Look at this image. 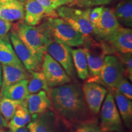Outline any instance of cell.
Returning <instances> with one entry per match:
<instances>
[{"label": "cell", "instance_id": "6da1fadb", "mask_svg": "<svg viewBox=\"0 0 132 132\" xmlns=\"http://www.w3.org/2000/svg\"><path fill=\"white\" fill-rule=\"evenodd\" d=\"M49 97L56 113L68 122L79 123L91 119L79 84L69 82L51 89Z\"/></svg>", "mask_w": 132, "mask_h": 132}, {"label": "cell", "instance_id": "7a4b0ae2", "mask_svg": "<svg viewBox=\"0 0 132 132\" xmlns=\"http://www.w3.org/2000/svg\"><path fill=\"white\" fill-rule=\"evenodd\" d=\"M12 30L42 64L49 43L53 39L43 26H29L22 21L12 24Z\"/></svg>", "mask_w": 132, "mask_h": 132}, {"label": "cell", "instance_id": "3957f363", "mask_svg": "<svg viewBox=\"0 0 132 132\" xmlns=\"http://www.w3.org/2000/svg\"><path fill=\"white\" fill-rule=\"evenodd\" d=\"M82 45L88 65L89 77L87 81H92L99 75L105 57L116 52L110 45L97 41L90 36L85 37Z\"/></svg>", "mask_w": 132, "mask_h": 132}, {"label": "cell", "instance_id": "277c9868", "mask_svg": "<svg viewBox=\"0 0 132 132\" xmlns=\"http://www.w3.org/2000/svg\"><path fill=\"white\" fill-rule=\"evenodd\" d=\"M52 39L75 47L82 45L85 36L61 18H47L41 24Z\"/></svg>", "mask_w": 132, "mask_h": 132}, {"label": "cell", "instance_id": "5b68a950", "mask_svg": "<svg viewBox=\"0 0 132 132\" xmlns=\"http://www.w3.org/2000/svg\"><path fill=\"white\" fill-rule=\"evenodd\" d=\"M27 128L29 132H72L70 123L52 109L31 116Z\"/></svg>", "mask_w": 132, "mask_h": 132}, {"label": "cell", "instance_id": "8992f818", "mask_svg": "<svg viewBox=\"0 0 132 132\" xmlns=\"http://www.w3.org/2000/svg\"><path fill=\"white\" fill-rule=\"evenodd\" d=\"M90 11V8L82 10L61 6L56 9V13L61 19H63L85 37H89L94 33L93 27L89 16Z\"/></svg>", "mask_w": 132, "mask_h": 132}, {"label": "cell", "instance_id": "52a82bcc", "mask_svg": "<svg viewBox=\"0 0 132 132\" xmlns=\"http://www.w3.org/2000/svg\"><path fill=\"white\" fill-rule=\"evenodd\" d=\"M124 77V68L121 61L117 55L109 54L104 58L98 77L91 82L111 89Z\"/></svg>", "mask_w": 132, "mask_h": 132}, {"label": "cell", "instance_id": "ba28073f", "mask_svg": "<svg viewBox=\"0 0 132 132\" xmlns=\"http://www.w3.org/2000/svg\"><path fill=\"white\" fill-rule=\"evenodd\" d=\"M100 111V127L102 132H122L123 127L114 99L109 90Z\"/></svg>", "mask_w": 132, "mask_h": 132}, {"label": "cell", "instance_id": "9c48e42d", "mask_svg": "<svg viewBox=\"0 0 132 132\" xmlns=\"http://www.w3.org/2000/svg\"><path fill=\"white\" fill-rule=\"evenodd\" d=\"M41 70L50 89L69 83L72 81L61 65L47 53L43 57Z\"/></svg>", "mask_w": 132, "mask_h": 132}, {"label": "cell", "instance_id": "30bf717a", "mask_svg": "<svg viewBox=\"0 0 132 132\" xmlns=\"http://www.w3.org/2000/svg\"><path fill=\"white\" fill-rule=\"evenodd\" d=\"M47 53L61 65L70 78L75 77V70L70 47L61 42L53 39L48 45Z\"/></svg>", "mask_w": 132, "mask_h": 132}, {"label": "cell", "instance_id": "8fae6325", "mask_svg": "<svg viewBox=\"0 0 132 132\" xmlns=\"http://www.w3.org/2000/svg\"><path fill=\"white\" fill-rule=\"evenodd\" d=\"M81 88L90 112L93 114H97L100 111L108 90L100 84L87 81L84 83Z\"/></svg>", "mask_w": 132, "mask_h": 132}, {"label": "cell", "instance_id": "7c38bea8", "mask_svg": "<svg viewBox=\"0 0 132 132\" xmlns=\"http://www.w3.org/2000/svg\"><path fill=\"white\" fill-rule=\"evenodd\" d=\"M9 37L16 56L23 65L24 68L28 72L40 71V62L12 29L9 33Z\"/></svg>", "mask_w": 132, "mask_h": 132}, {"label": "cell", "instance_id": "4fadbf2b", "mask_svg": "<svg viewBox=\"0 0 132 132\" xmlns=\"http://www.w3.org/2000/svg\"><path fill=\"white\" fill-rule=\"evenodd\" d=\"M113 9L104 7L98 23L93 27L94 34L99 39L106 41L108 38L120 27Z\"/></svg>", "mask_w": 132, "mask_h": 132}, {"label": "cell", "instance_id": "5bb4252c", "mask_svg": "<svg viewBox=\"0 0 132 132\" xmlns=\"http://www.w3.org/2000/svg\"><path fill=\"white\" fill-rule=\"evenodd\" d=\"M106 42L117 53H132V30L129 28L120 26Z\"/></svg>", "mask_w": 132, "mask_h": 132}, {"label": "cell", "instance_id": "9a60e30c", "mask_svg": "<svg viewBox=\"0 0 132 132\" xmlns=\"http://www.w3.org/2000/svg\"><path fill=\"white\" fill-rule=\"evenodd\" d=\"M2 67V81H1L0 92L7 88L10 86L21 81L23 80H29L30 72L24 67L1 65Z\"/></svg>", "mask_w": 132, "mask_h": 132}, {"label": "cell", "instance_id": "2e32d148", "mask_svg": "<svg viewBox=\"0 0 132 132\" xmlns=\"http://www.w3.org/2000/svg\"><path fill=\"white\" fill-rule=\"evenodd\" d=\"M24 101L31 116L39 114L53 108L49 95L44 90L29 94Z\"/></svg>", "mask_w": 132, "mask_h": 132}, {"label": "cell", "instance_id": "e0dca14e", "mask_svg": "<svg viewBox=\"0 0 132 132\" xmlns=\"http://www.w3.org/2000/svg\"><path fill=\"white\" fill-rule=\"evenodd\" d=\"M113 94L117 108L123 120V123L128 128H131L132 124V102L124 95L114 89H110Z\"/></svg>", "mask_w": 132, "mask_h": 132}, {"label": "cell", "instance_id": "ac0fdd59", "mask_svg": "<svg viewBox=\"0 0 132 132\" xmlns=\"http://www.w3.org/2000/svg\"><path fill=\"white\" fill-rule=\"evenodd\" d=\"M24 9V23L28 25H38L46 17L45 10L36 0H25Z\"/></svg>", "mask_w": 132, "mask_h": 132}, {"label": "cell", "instance_id": "d6986e66", "mask_svg": "<svg viewBox=\"0 0 132 132\" xmlns=\"http://www.w3.org/2000/svg\"><path fill=\"white\" fill-rule=\"evenodd\" d=\"M0 64L24 67L16 56L8 35L0 37Z\"/></svg>", "mask_w": 132, "mask_h": 132}, {"label": "cell", "instance_id": "ffe728a7", "mask_svg": "<svg viewBox=\"0 0 132 132\" xmlns=\"http://www.w3.org/2000/svg\"><path fill=\"white\" fill-rule=\"evenodd\" d=\"M113 10L120 25L131 28L132 26L131 0H121Z\"/></svg>", "mask_w": 132, "mask_h": 132}, {"label": "cell", "instance_id": "44dd1931", "mask_svg": "<svg viewBox=\"0 0 132 132\" xmlns=\"http://www.w3.org/2000/svg\"><path fill=\"white\" fill-rule=\"evenodd\" d=\"M24 3L18 1L12 4L0 6V19L9 21H22L24 19Z\"/></svg>", "mask_w": 132, "mask_h": 132}, {"label": "cell", "instance_id": "7402d4cb", "mask_svg": "<svg viewBox=\"0 0 132 132\" xmlns=\"http://www.w3.org/2000/svg\"><path fill=\"white\" fill-rule=\"evenodd\" d=\"M28 80H23L21 81L7 87L0 94L3 97L17 100V101H24L29 95L28 90Z\"/></svg>", "mask_w": 132, "mask_h": 132}, {"label": "cell", "instance_id": "603a6c76", "mask_svg": "<svg viewBox=\"0 0 132 132\" xmlns=\"http://www.w3.org/2000/svg\"><path fill=\"white\" fill-rule=\"evenodd\" d=\"M71 53L75 70L78 78L82 80H86L89 77L88 65L86 56L82 48L72 49Z\"/></svg>", "mask_w": 132, "mask_h": 132}, {"label": "cell", "instance_id": "cb8c5ba5", "mask_svg": "<svg viewBox=\"0 0 132 132\" xmlns=\"http://www.w3.org/2000/svg\"><path fill=\"white\" fill-rule=\"evenodd\" d=\"M31 120V115L26 108L24 101L19 104L15 112L14 116L7 124L10 129H15L26 127Z\"/></svg>", "mask_w": 132, "mask_h": 132}, {"label": "cell", "instance_id": "d4e9b609", "mask_svg": "<svg viewBox=\"0 0 132 132\" xmlns=\"http://www.w3.org/2000/svg\"><path fill=\"white\" fill-rule=\"evenodd\" d=\"M29 72L31 76L28 84V90L29 94L44 90L49 95L51 89L48 86L42 72L40 71H32Z\"/></svg>", "mask_w": 132, "mask_h": 132}, {"label": "cell", "instance_id": "484cf974", "mask_svg": "<svg viewBox=\"0 0 132 132\" xmlns=\"http://www.w3.org/2000/svg\"><path fill=\"white\" fill-rule=\"evenodd\" d=\"M21 102L0 95V113L7 122L13 118L16 108Z\"/></svg>", "mask_w": 132, "mask_h": 132}, {"label": "cell", "instance_id": "4316f807", "mask_svg": "<svg viewBox=\"0 0 132 132\" xmlns=\"http://www.w3.org/2000/svg\"><path fill=\"white\" fill-rule=\"evenodd\" d=\"M74 132H102L98 120L95 118L78 123Z\"/></svg>", "mask_w": 132, "mask_h": 132}, {"label": "cell", "instance_id": "83f0119b", "mask_svg": "<svg viewBox=\"0 0 132 132\" xmlns=\"http://www.w3.org/2000/svg\"><path fill=\"white\" fill-rule=\"evenodd\" d=\"M110 89V88H109ZM130 100L132 99V85L126 77H123L113 88Z\"/></svg>", "mask_w": 132, "mask_h": 132}, {"label": "cell", "instance_id": "f1b7e54d", "mask_svg": "<svg viewBox=\"0 0 132 132\" xmlns=\"http://www.w3.org/2000/svg\"><path fill=\"white\" fill-rule=\"evenodd\" d=\"M124 68V75L130 81H132V56L131 53H117Z\"/></svg>", "mask_w": 132, "mask_h": 132}, {"label": "cell", "instance_id": "f546056e", "mask_svg": "<svg viewBox=\"0 0 132 132\" xmlns=\"http://www.w3.org/2000/svg\"><path fill=\"white\" fill-rule=\"evenodd\" d=\"M114 0H75L70 4L71 6H77L81 8H90L94 6H100L108 4Z\"/></svg>", "mask_w": 132, "mask_h": 132}, {"label": "cell", "instance_id": "4dcf8cb0", "mask_svg": "<svg viewBox=\"0 0 132 132\" xmlns=\"http://www.w3.org/2000/svg\"><path fill=\"white\" fill-rule=\"evenodd\" d=\"M39 4L41 5L45 11L47 18L58 17L56 11L54 7V0H36Z\"/></svg>", "mask_w": 132, "mask_h": 132}, {"label": "cell", "instance_id": "1f68e13d", "mask_svg": "<svg viewBox=\"0 0 132 132\" xmlns=\"http://www.w3.org/2000/svg\"><path fill=\"white\" fill-rule=\"evenodd\" d=\"M103 6H96L93 9H90L89 16L92 27H94L98 23L103 13Z\"/></svg>", "mask_w": 132, "mask_h": 132}, {"label": "cell", "instance_id": "d6a6232c", "mask_svg": "<svg viewBox=\"0 0 132 132\" xmlns=\"http://www.w3.org/2000/svg\"><path fill=\"white\" fill-rule=\"evenodd\" d=\"M12 24L11 21L0 19V37L7 35V33L11 30Z\"/></svg>", "mask_w": 132, "mask_h": 132}, {"label": "cell", "instance_id": "836d02e7", "mask_svg": "<svg viewBox=\"0 0 132 132\" xmlns=\"http://www.w3.org/2000/svg\"><path fill=\"white\" fill-rule=\"evenodd\" d=\"M7 122L5 120V119L3 118V116L1 115V113H0V130H2L3 128L7 127Z\"/></svg>", "mask_w": 132, "mask_h": 132}, {"label": "cell", "instance_id": "e575fe53", "mask_svg": "<svg viewBox=\"0 0 132 132\" xmlns=\"http://www.w3.org/2000/svg\"><path fill=\"white\" fill-rule=\"evenodd\" d=\"M5 132H29L28 129L26 127H21L19 128H15V129H9L6 130Z\"/></svg>", "mask_w": 132, "mask_h": 132}, {"label": "cell", "instance_id": "d590c367", "mask_svg": "<svg viewBox=\"0 0 132 132\" xmlns=\"http://www.w3.org/2000/svg\"><path fill=\"white\" fill-rule=\"evenodd\" d=\"M18 0H0V6L12 4L17 2Z\"/></svg>", "mask_w": 132, "mask_h": 132}, {"label": "cell", "instance_id": "8d00e7d4", "mask_svg": "<svg viewBox=\"0 0 132 132\" xmlns=\"http://www.w3.org/2000/svg\"><path fill=\"white\" fill-rule=\"evenodd\" d=\"M75 0H57V3L59 5V6H62L63 5H66V4H69L74 2Z\"/></svg>", "mask_w": 132, "mask_h": 132}, {"label": "cell", "instance_id": "74e56055", "mask_svg": "<svg viewBox=\"0 0 132 132\" xmlns=\"http://www.w3.org/2000/svg\"><path fill=\"white\" fill-rule=\"evenodd\" d=\"M1 81H2V67L0 64V89H1Z\"/></svg>", "mask_w": 132, "mask_h": 132}, {"label": "cell", "instance_id": "f35d334b", "mask_svg": "<svg viewBox=\"0 0 132 132\" xmlns=\"http://www.w3.org/2000/svg\"><path fill=\"white\" fill-rule=\"evenodd\" d=\"M18 1H20V2H21V3H24V1H25V0H18Z\"/></svg>", "mask_w": 132, "mask_h": 132}, {"label": "cell", "instance_id": "ab89813d", "mask_svg": "<svg viewBox=\"0 0 132 132\" xmlns=\"http://www.w3.org/2000/svg\"><path fill=\"white\" fill-rule=\"evenodd\" d=\"M0 132H4V131H3V130H0Z\"/></svg>", "mask_w": 132, "mask_h": 132}]
</instances>
